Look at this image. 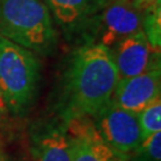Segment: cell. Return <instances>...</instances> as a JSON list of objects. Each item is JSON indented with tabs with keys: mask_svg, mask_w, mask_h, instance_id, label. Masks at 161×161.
Listing matches in <instances>:
<instances>
[{
	"mask_svg": "<svg viewBox=\"0 0 161 161\" xmlns=\"http://www.w3.org/2000/svg\"><path fill=\"white\" fill-rule=\"evenodd\" d=\"M93 122L104 141L125 158L131 155L142 141L137 115L122 109L112 99Z\"/></svg>",
	"mask_w": 161,
	"mask_h": 161,
	"instance_id": "obj_5",
	"label": "cell"
},
{
	"mask_svg": "<svg viewBox=\"0 0 161 161\" xmlns=\"http://www.w3.org/2000/svg\"><path fill=\"white\" fill-rule=\"evenodd\" d=\"M55 26L70 41L87 42L91 25L102 0H43Z\"/></svg>",
	"mask_w": 161,
	"mask_h": 161,
	"instance_id": "obj_7",
	"label": "cell"
},
{
	"mask_svg": "<svg viewBox=\"0 0 161 161\" xmlns=\"http://www.w3.org/2000/svg\"><path fill=\"white\" fill-rule=\"evenodd\" d=\"M70 137L72 161H128L99 135L93 119L81 115H61Z\"/></svg>",
	"mask_w": 161,
	"mask_h": 161,
	"instance_id": "obj_6",
	"label": "cell"
},
{
	"mask_svg": "<svg viewBox=\"0 0 161 161\" xmlns=\"http://www.w3.org/2000/svg\"><path fill=\"white\" fill-rule=\"evenodd\" d=\"M5 112H6V108H5V104H4V100H3L1 92H0V123L3 122V118H4Z\"/></svg>",
	"mask_w": 161,
	"mask_h": 161,
	"instance_id": "obj_15",
	"label": "cell"
},
{
	"mask_svg": "<svg viewBox=\"0 0 161 161\" xmlns=\"http://www.w3.org/2000/svg\"><path fill=\"white\" fill-rule=\"evenodd\" d=\"M142 24L141 30L146 35L150 47L160 52L161 47V7L150 8L141 12Z\"/></svg>",
	"mask_w": 161,
	"mask_h": 161,
	"instance_id": "obj_11",
	"label": "cell"
},
{
	"mask_svg": "<svg viewBox=\"0 0 161 161\" xmlns=\"http://www.w3.org/2000/svg\"><path fill=\"white\" fill-rule=\"evenodd\" d=\"M0 36L37 55H50L58 43L43 0H0Z\"/></svg>",
	"mask_w": 161,
	"mask_h": 161,
	"instance_id": "obj_2",
	"label": "cell"
},
{
	"mask_svg": "<svg viewBox=\"0 0 161 161\" xmlns=\"http://www.w3.org/2000/svg\"><path fill=\"white\" fill-rule=\"evenodd\" d=\"M110 52L119 78L135 76L152 68L160 67V52L150 47L142 30L117 42Z\"/></svg>",
	"mask_w": 161,
	"mask_h": 161,
	"instance_id": "obj_8",
	"label": "cell"
},
{
	"mask_svg": "<svg viewBox=\"0 0 161 161\" xmlns=\"http://www.w3.org/2000/svg\"><path fill=\"white\" fill-rule=\"evenodd\" d=\"M119 74L109 48L87 42L76 48L64 74V115L96 118L110 103Z\"/></svg>",
	"mask_w": 161,
	"mask_h": 161,
	"instance_id": "obj_1",
	"label": "cell"
},
{
	"mask_svg": "<svg viewBox=\"0 0 161 161\" xmlns=\"http://www.w3.org/2000/svg\"><path fill=\"white\" fill-rule=\"evenodd\" d=\"M30 143L35 161H72L70 137L62 117L37 122L30 130Z\"/></svg>",
	"mask_w": 161,
	"mask_h": 161,
	"instance_id": "obj_10",
	"label": "cell"
},
{
	"mask_svg": "<svg viewBox=\"0 0 161 161\" xmlns=\"http://www.w3.org/2000/svg\"><path fill=\"white\" fill-rule=\"evenodd\" d=\"M141 129V138L146 140L150 135L161 131V100L160 98L149 104L137 115Z\"/></svg>",
	"mask_w": 161,
	"mask_h": 161,
	"instance_id": "obj_12",
	"label": "cell"
},
{
	"mask_svg": "<svg viewBox=\"0 0 161 161\" xmlns=\"http://www.w3.org/2000/svg\"><path fill=\"white\" fill-rule=\"evenodd\" d=\"M109 1H130V3H132L134 0H102V5L105 3H109Z\"/></svg>",
	"mask_w": 161,
	"mask_h": 161,
	"instance_id": "obj_17",
	"label": "cell"
},
{
	"mask_svg": "<svg viewBox=\"0 0 161 161\" xmlns=\"http://www.w3.org/2000/svg\"><path fill=\"white\" fill-rule=\"evenodd\" d=\"M130 156L134 161H161V131L142 140Z\"/></svg>",
	"mask_w": 161,
	"mask_h": 161,
	"instance_id": "obj_13",
	"label": "cell"
},
{
	"mask_svg": "<svg viewBox=\"0 0 161 161\" xmlns=\"http://www.w3.org/2000/svg\"><path fill=\"white\" fill-rule=\"evenodd\" d=\"M41 79L38 55L0 36V92L6 111L25 115L36 102Z\"/></svg>",
	"mask_w": 161,
	"mask_h": 161,
	"instance_id": "obj_3",
	"label": "cell"
},
{
	"mask_svg": "<svg viewBox=\"0 0 161 161\" xmlns=\"http://www.w3.org/2000/svg\"><path fill=\"white\" fill-rule=\"evenodd\" d=\"M160 67L152 68L142 74L119 78L112 94V100L122 109L138 115L149 104L160 98Z\"/></svg>",
	"mask_w": 161,
	"mask_h": 161,
	"instance_id": "obj_9",
	"label": "cell"
},
{
	"mask_svg": "<svg viewBox=\"0 0 161 161\" xmlns=\"http://www.w3.org/2000/svg\"><path fill=\"white\" fill-rule=\"evenodd\" d=\"M132 5L140 12H143L146 10L161 7V0H134Z\"/></svg>",
	"mask_w": 161,
	"mask_h": 161,
	"instance_id": "obj_14",
	"label": "cell"
},
{
	"mask_svg": "<svg viewBox=\"0 0 161 161\" xmlns=\"http://www.w3.org/2000/svg\"><path fill=\"white\" fill-rule=\"evenodd\" d=\"M0 161H12V160L6 155L5 153H3V152L0 150Z\"/></svg>",
	"mask_w": 161,
	"mask_h": 161,
	"instance_id": "obj_16",
	"label": "cell"
},
{
	"mask_svg": "<svg viewBox=\"0 0 161 161\" xmlns=\"http://www.w3.org/2000/svg\"><path fill=\"white\" fill-rule=\"evenodd\" d=\"M142 14L130 1H109L102 5L93 19L87 42L111 49L129 35L141 31ZM86 42V43H87Z\"/></svg>",
	"mask_w": 161,
	"mask_h": 161,
	"instance_id": "obj_4",
	"label": "cell"
}]
</instances>
